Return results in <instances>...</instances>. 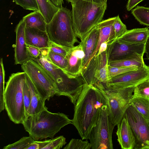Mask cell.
Masks as SVG:
<instances>
[{"label":"cell","mask_w":149,"mask_h":149,"mask_svg":"<svg viewBox=\"0 0 149 149\" xmlns=\"http://www.w3.org/2000/svg\"><path fill=\"white\" fill-rule=\"evenodd\" d=\"M108 104L106 95L98 85L85 84L74 105L72 124L82 139H88L96 125L104 105Z\"/></svg>","instance_id":"cell-1"},{"label":"cell","mask_w":149,"mask_h":149,"mask_svg":"<svg viewBox=\"0 0 149 149\" xmlns=\"http://www.w3.org/2000/svg\"><path fill=\"white\" fill-rule=\"evenodd\" d=\"M70 124H72V120L66 115L52 113L46 107L39 113L28 116L22 123L29 136L36 141L53 138L62 128Z\"/></svg>","instance_id":"cell-2"},{"label":"cell","mask_w":149,"mask_h":149,"mask_svg":"<svg viewBox=\"0 0 149 149\" xmlns=\"http://www.w3.org/2000/svg\"><path fill=\"white\" fill-rule=\"evenodd\" d=\"M73 29L81 40L102 21L107 8V2L98 3L83 0L71 2Z\"/></svg>","instance_id":"cell-3"},{"label":"cell","mask_w":149,"mask_h":149,"mask_svg":"<svg viewBox=\"0 0 149 149\" xmlns=\"http://www.w3.org/2000/svg\"><path fill=\"white\" fill-rule=\"evenodd\" d=\"M48 54L41 52L34 59L44 68L53 81L55 95L68 97L74 105L81 93L85 84L81 75L70 78L62 69L54 64L47 56Z\"/></svg>","instance_id":"cell-4"},{"label":"cell","mask_w":149,"mask_h":149,"mask_svg":"<svg viewBox=\"0 0 149 149\" xmlns=\"http://www.w3.org/2000/svg\"><path fill=\"white\" fill-rule=\"evenodd\" d=\"M26 81L24 72L13 73L6 83L4 94L5 109L10 120L22 124L26 118L22 88Z\"/></svg>","instance_id":"cell-5"},{"label":"cell","mask_w":149,"mask_h":149,"mask_svg":"<svg viewBox=\"0 0 149 149\" xmlns=\"http://www.w3.org/2000/svg\"><path fill=\"white\" fill-rule=\"evenodd\" d=\"M46 31L50 41L62 46L72 47L79 42L73 27L71 12L66 8H59L47 24Z\"/></svg>","instance_id":"cell-6"},{"label":"cell","mask_w":149,"mask_h":149,"mask_svg":"<svg viewBox=\"0 0 149 149\" xmlns=\"http://www.w3.org/2000/svg\"><path fill=\"white\" fill-rule=\"evenodd\" d=\"M105 92L108 100L109 118L113 126L117 125L123 118L135 86L124 88H108L100 82L96 84Z\"/></svg>","instance_id":"cell-7"},{"label":"cell","mask_w":149,"mask_h":149,"mask_svg":"<svg viewBox=\"0 0 149 149\" xmlns=\"http://www.w3.org/2000/svg\"><path fill=\"white\" fill-rule=\"evenodd\" d=\"M39 95L45 102L56 94L54 83L42 66L35 60L30 58L21 65Z\"/></svg>","instance_id":"cell-8"},{"label":"cell","mask_w":149,"mask_h":149,"mask_svg":"<svg viewBox=\"0 0 149 149\" xmlns=\"http://www.w3.org/2000/svg\"><path fill=\"white\" fill-rule=\"evenodd\" d=\"M114 127L109 119L108 104L105 105L96 125L88 137L91 149H113L112 134Z\"/></svg>","instance_id":"cell-9"},{"label":"cell","mask_w":149,"mask_h":149,"mask_svg":"<svg viewBox=\"0 0 149 149\" xmlns=\"http://www.w3.org/2000/svg\"><path fill=\"white\" fill-rule=\"evenodd\" d=\"M123 116L127 120L135 138L134 149H149V123L130 104Z\"/></svg>","instance_id":"cell-10"},{"label":"cell","mask_w":149,"mask_h":149,"mask_svg":"<svg viewBox=\"0 0 149 149\" xmlns=\"http://www.w3.org/2000/svg\"><path fill=\"white\" fill-rule=\"evenodd\" d=\"M149 79V66L145 65L137 69L124 73L102 84L108 88H127L136 85Z\"/></svg>","instance_id":"cell-11"},{"label":"cell","mask_w":149,"mask_h":149,"mask_svg":"<svg viewBox=\"0 0 149 149\" xmlns=\"http://www.w3.org/2000/svg\"><path fill=\"white\" fill-rule=\"evenodd\" d=\"M145 46V44H130L115 39L108 45V61L121 60L136 54L143 56Z\"/></svg>","instance_id":"cell-12"},{"label":"cell","mask_w":149,"mask_h":149,"mask_svg":"<svg viewBox=\"0 0 149 149\" xmlns=\"http://www.w3.org/2000/svg\"><path fill=\"white\" fill-rule=\"evenodd\" d=\"M108 63L106 51L94 56L81 74L84 83L93 85L97 83L102 73L108 69Z\"/></svg>","instance_id":"cell-13"},{"label":"cell","mask_w":149,"mask_h":149,"mask_svg":"<svg viewBox=\"0 0 149 149\" xmlns=\"http://www.w3.org/2000/svg\"><path fill=\"white\" fill-rule=\"evenodd\" d=\"M84 53L81 45L70 47L66 57L68 61V66L64 71L70 78H75L81 73Z\"/></svg>","instance_id":"cell-14"},{"label":"cell","mask_w":149,"mask_h":149,"mask_svg":"<svg viewBox=\"0 0 149 149\" xmlns=\"http://www.w3.org/2000/svg\"><path fill=\"white\" fill-rule=\"evenodd\" d=\"M25 24L22 19L17 24L15 29L16 42L14 49L15 63L22 65L29 60L25 37Z\"/></svg>","instance_id":"cell-15"},{"label":"cell","mask_w":149,"mask_h":149,"mask_svg":"<svg viewBox=\"0 0 149 149\" xmlns=\"http://www.w3.org/2000/svg\"><path fill=\"white\" fill-rule=\"evenodd\" d=\"M117 126L116 134L117 140L121 148L134 149L135 145V139L127 119L123 116Z\"/></svg>","instance_id":"cell-16"},{"label":"cell","mask_w":149,"mask_h":149,"mask_svg":"<svg viewBox=\"0 0 149 149\" xmlns=\"http://www.w3.org/2000/svg\"><path fill=\"white\" fill-rule=\"evenodd\" d=\"M116 18L115 17L102 20L97 24L99 29L98 39L92 58L97 53L102 43L107 42L109 44L116 39L113 23Z\"/></svg>","instance_id":"cell-17"},{"label":"cell","mask_w":149,"mask_h":149,"mask_svg":"<svg viewBox=\"0 0 149 149\" xmlns=\"http://www.w3.org/2000/svg\"><path fill=\"white\" fill-rule=\"evenodd\" d=\"M99 37V29L97 25L94 27L81 40L84 53L82 70L87 66L92 58L96 48Z\"/></svg>","instance_id":"cell-18"},{"label":"cell","mask_w":149,"mask_h":149,"mask_svg":"<svg viewBox=\"0 0 149 149\" xmlns=\"http://www.w3.org/2000/svg\"><path fill=\"white\" fill-rule=\"evenodd\" d=\"M25 37L27 45L40 49L49 48L50 39L46 31L31 28H25Z\"/></svg>","instance_id":"cell-19"},{"label":"cell","mask_w":149,"mask_h":149,"mask_svg":"<svg viewBox=\"0 0 149 149\" xmlns=\"http://www.w3.org/2000/svg\"><path fill=\"white\" fill-rule=\"evenodd\" d=\"M149 38L148 28L145 27L127 30L123 35L117 39L130 44H146Z\"/></svg>","instance_id":"cell-20"},{"label":"cell","mask_w":149,"mask_h":149,"mask_svg":"<svg viewBox=\"0 0 149 149\" xmlns=\"http://www.w3.org/2000/svg\"><path fill=\"white\" fill-rule=\"evenodd\" d=\"M26 75V81L29 88L31 95V100L28 111V116L37 113L45 107V101L39 95L32 81Z\"/></svg>","instance_id":"cell-21"},{"label":"cell","mask_w":149,"mask_h":149,"mask_svg":"<svg viewBox=\"0 0 149 149\" xmlns=\"http://www.w3.org/2000/svg\"><path fill=\"white\" fill-rule=\"evenodd\" d=\"M22 19L25 22L26 28H35L46 31L47 23L39 11H34L24 16Z\"/></svg>","instance_id":"cell-22"},{"label":"cell","mask_w":149,"mask_h":149,"mask_svg":"<svg viewBox=\"0 0 149 149\" xmlns=\"http://www.w3.org/2000/svg\"><path fill=\"white\" fill-rule=\"evenodd\" d=\"M143 56V55L136 54L121 60L109 61L108 64L113 67H127L135 66L140 68L146 65Z\"/></svg>","instance_id":"cell-23"},{"label":"cell","mask_w":149,"mask_h":149,"mask_svg":"<svg viewBox=\"0 0 149 149\" xmlns=\"http://www.w3.org/2000/svg\"><path fill=\"white\" fill-rule=\"evenodd\" d=\"M40 12L44 17L47 24L52 20L59 8L51 0H36Z\"/></svg>","instance_id":"cell-24"},{"label":"cell","mask_w":149,"mask_h":149,"mask_svg":"<svg viewBox=\"0 0 149 149\" xmlns=\"http://www.w3.org/2000/svg\"><path fill=\"white\" fill-rule=\"evenodd\" d=\"M130 104L149 123V99L132 95L130 101Z\"/></svg>","instance_id":"cell-25"},{"label":"cell","mask_w":149,"mask_h":149,"mask_svg":"<svg viewBox=\"0 0 149 149\" xmlns=\"http://www.w3.org/2000/svg\"><path fill=\"white\" fill-rule=\"evenodd\" d=\"M131 13L141 24L149 26V7L137 6Z\"/></svg>","instance_id":"cell-26"},{"label":"cell","mask_w":149,"mask_h":149,"mask_svg":"<svg viewBox=\"0 0 149 149\" xmlns=\"http://www.w3.org/2000/svg\"><path fill=\"white\" fill-rule=\"evenodd\" d=\"M47 56L54 64L63 71L67 68L68 61L65 56L55 53L49 50Z\"/></svg>","instance_id":"cell-27"},{"label":"cell","mask_w":149,"mask_h":149,"mask_svg":"<svg viewBox=\"0 0 149 149\" xmlns=\"http://www.w3.org/2000/svg\"><path fill=\"white\" fill-rule=\"evenodd\" d=\"M35 140L30 136H24L18 141L3 147V149H27Z\"/></svg>","instance_id":"cell-28"},{"label":"cell","mask_w":149,"mask_h":149,"mask_svg":"<svg viewBox=\"0 0 149 149\" xmlns=\"http://www.w3.org/2000/svg\"><path fill=\"white\" fill-rule=\"evenodd\" d=\"M133 96L143 97L149 99V79L136 85L133 91Z\"/></svg>","instance_id":"cell-29"},{"label":"cell","mask_w":149,"mask_h":149,"mask_svg":"<svg viewBox=\"0 0 149 149\" xmlns=\"http://www.w3.org/2000/svg\"><path fill=\"white\" fill-rule=\"evenodd\" d=\"M5 72L1 58L0 61V112L5 109L4 102V94L5 92Z\"/></svg>","instance_id":"cell-30"},{"label":"cell","mask_w":149,"mask_h":149,"mask_svg":"<svg viewBox=\"0 0 149 149\" xmlns=\"http://www.w3.org/2000/svg\"><path fill=\"white\" fill-rule=\"evenodd\" d=\"M45 145L43 149H59L66 143L65 138L63 136L45 140Z\"/></svg>","instance_id":"cell-31"},{"label":"cell","mask_w":149,"mask_h":149,"mask_svg":"<svg viewBox=\"0 0 149 149\" xmlns=\"http://www.w3.org/2000/svg\"><path fill=\"white\" fill-rule=\"evenodd\" d=\"M64 149H90L91 145L86 140L83 141L81 139H72Z\"/></svg>","instance_id":"cell-32"},{"label":"cell","mask_w":149,"mask_h":149,"mask_svg":"<svg viewBox=\"0 0 149 149\" xmlns=\"http://www.w3.org/2000/svg\"><path fill=\"white\" fill-rule=\"evenodd\" d=\"M139 68L135 66L127 67H113L108 65V71L109 79L127 72L137 70Z\"/></svg>","instance_id":"cell-33"},{"label":"cell","mask_w":149,"mask_h":149,"mask_svg":"<svg viewBox=\"0 0 149 149\" xmlns=\"http://www.w3.org/2000/svg\"><path fill=\"white\" fill-rule=\"evenodd\" d=\"M16 4L25 10L39 11L36 0H14Z\"/></svg>","instance_id":"cell-34"},{"label":"cell","mask_w":149,"mask_h":149,"mask_svg":"<svg viewBox=\"0 0 149 149\" xmlns=\"http://www.w3.org/2000/svg\"><path fill=\"white\" fill-rule=\"evenodd\" d=\"M113 27L116 39L122 36L127 30L126 25L122 22L119 15L116 16L113 23Z\"/></svg>","instance_id":"cell-35"},{"label":"cell","mask_w":149,"mask_h":149,"mask_svg":"<svg viewBox=\"0 0 149 149\" xmlns=\"http://www.w3.org/2000/svg\"><path fill=\"white\" fill-rule=\"evenodd\" d=\"M22 92L26 118L28 116L31 100V92L26 81L23 85Z\"/></svg>","instance_id":"cell-36"},{"label":"cell","mask_w":149,"mask_h":149,"mask_svg":"<svg viewBox=\"0 0 149 149\" xmlns=\"http://www.w3.org/2000/svg\"><path fill=\"white\" fill-rule=\"evenodd\" d=\"M70 48L58 45L50 41L49 49L53 52L66 56Z\"/></svg>","instance_id":"cell-37"},{"label":"cell","mask_w":149,"mask_h":149,"mask_svg":"<svg viewBox=\"0 0 149 149\" xmlns=\"http://www.w3.org/2000/svg\"><path fill=\"white\" fill-rule=\"evenodd\" d=\"M27 45L30 58L35 59L37 58L40 54V49L33 46Z\"/></svg>","instance_id":"cell-38"},{"label":"cell","mask_w":149,"mask_h":149,"mask_svg":"<svg viewBox=\"0 0 149 149\" xmlns=\"http://www.w3.org/2000/svg\"><path fill=\"white\" fill-rule=\"evenodd\" d=\"M144 0H128L126 6L127 10L130 11Z\"/></svg>","instance_id":"cell-39"},{"label":"cell","mask_w":149,"mask_h":149,"mask_svg":"<svg viewBox=\"0 0 149 149\" xmlns=\"http://www.w3.org/2000/svg\"><path fill=\"white\" fill-rule=\"evenodd\" d=\"M108 43L107 42H104L101 44L97 53L98 54H100L106 51Z\"/></svg>","instance_id":"cell-40"},{"label":"cell","mask_w":149,"mask_h":149,"mask_svg":"<svg viewBox=\"0 0 149 149\" xmlns=\"http://www.w3.org/2000/svg\"><path fill=\"white\" fill-rule=\"evenodd\" d=\"M52 3L59 8L62 7L63 3V0H51Z\"/></svg>","instance_id":"cell-41"},{"label":"cell","mask_w":149,"mask_h":149,"mask_svg":"<svg viewBox=\"0 0 149 149\" xmlns=\"http://www.w3.org/2000/svg\"><path fill=\"white\" fill-rule=\"evenodd\" d=\"M67 1L69 2H71L72 1L74 0H66ZM95 3H102L105 2H107V0H83Z\"/></svg>","instance_id":"cell-42"},{"label":"cell","mask_w":149,"mask_h":149,"mask_svg":"<svg viewBox=\"0 0 149 149\" xmlns=\"http://www.w3.org/2000/svg\"><path fill=\"white\" fill-rule=\"evenodd\" d=\"M145 53L146 54L147 59L149 60V38L146 44Z\"/></svg>","instance_id":"cell-43"},{"label":"cell","mask_w":149,"mask_h":149,"mask_svg":"<svg viewBox=\"0 0 149 149\" xmlns=\"http://www.w3.org/2000/svg\"></svg>","instance_id":"cell-44"}]
</instances>
